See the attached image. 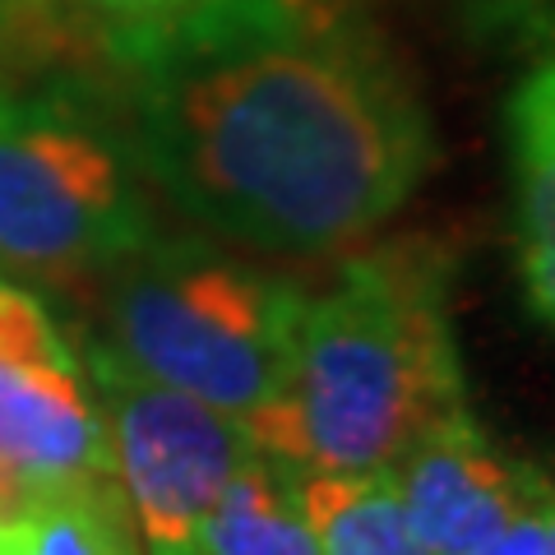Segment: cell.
Wrapping results in <instances>:
<instances>
[{"mask_svg":"<svg viewBox=\"0 0 555 555\" xmlns=\"http://www.w3.org/2000/svg\"><path fill=\"white\" fill-rule=\"evenodd\" d=\"M89 361L134 532L149 555H195L222 486L259 454L246 422L120 366L98 347Z\"/></svg>","mask_w":555,"mask_h":555,"instance_id":"cell-5","label":"cell"},{"mask_svg":"<svg viewBox=\"0 0 555 555\" xmlns=\"http://www.w3.org/2000/svg\"><path fill=\"white\" fill-rule=\"evenodd\" d=\"M42 491H51V486H38L33 477H24V473H14V467L0 463V524L14 518V514H24Z\"/></svg>","mask_w":555,"mask_h":555,"instance_id":"cell-14","label":"cell"},{"mask_svg":"<svg viewBox=\"0 0 555 555\" xmlns=\"http://www.w3.org/2000/svg\"><path fill=\"white\" fill-rule=\"evenodd\" d=\"M509 134L514 144L555 149V51L524 79L509 102Z\"/></svg>","mask_w":555,"mask_h":555,"instance_id":"cell-13","label":"cell"},{"mask_svg":"<svg viewBox=\"0 0 555 555\" xmlns=\"http://www.w3.org/2000/svg\"><path fill=\"white\" fill-rule=\"evenodd\" d=\"M449 264L426 241L347 259L306 297L287 375L246 430L292 473H389L416 440L463 416Z\"/></svg>","mask_w":555,"mask_h":555,"instance_id":"cell-2","label":"cell"},{"mask_svg":"<svg viewBox=\"0 0 555 555\" xmlns=\"http://www.w3.org/2000/svg\"><path fill=\"white\" fill-rule=\"evenodd\" d=\"M0 361L10 366H79L38 297L0 283Z\"/></svg>","mask_w":555,"mask_h":555,"instance_id":"cell-12","label":"cell"},{"mask_svg":"<svg viewBox=\"0 0 555 555\" xmlns=\"http://www.w3.org/2000/svg\"><path fill=\"white\" fill-rule=\"evenodd\" d=\"M297 505L324 555H430L389 473H297Z\"/></svg>","mask_w":555,"mask_h":555,"instance_id":"cell-10","label":"cell"},{"mask_svg":"<svg viewBox=\"0 0 555 555\" xmlns=\"http://www.w3.org/2000/svg\"><path fill=\"white\" fill-rule=\"evenodd\" d=\"M139 171L259 255L361 246L436 158L393 51L338 0H185L112 28Z\"/></svg>","mask_w":555,"mask_h":555,"instance_id":"cell-1","label":"cell"},{"mask_svg":"<svg viewBox=\"0 0 555 555\" xmlns=\"http://www.w3.org/2000/svg\"><path fill=\"white\" fill-rule=\"evenodd\" d=\"M102 287L107 334L93 347L120 366L250 422L287 375L306 292L204 241L149 236Z\"/></svg>","mask_w":555,"mask_h":555,"instance_id":"cell-3","label":"cell"},{"mask_svg":"<svg viewBox=\"0 0 555 555\" xmlns=\"http://www.w3.org/2000/svg\"><path fill=\"white\" fill-rule=\"evenodd\" d=\"M153 232L116 144L83 112L0 89V259L47 283L107 273Z\"/></svg>","mask_w":555,"mask_h":555,"instance_id":"cell-4","label":"cell"},{"mask_svg":"<svg viewBox=\"0 0 555 555\" xmlns=\"http://www.w3.org/2000/svg\"><path fill=\"white\" fill-rule=\"evenodd\" d=\"M546 555H555V500H551V509H546Z\"/></svg>","mask_w":555,"mask_h":555,"instance_id":"cell-16","label":"cell"},{"mask_svg":"<svg viewBox=\"0 0 555 555\" xmlns=\"http://www.w3.org/2000/svg\"><path fill=\"white\" fill-rule=\"evenodd\" d=\"M195 555H324L297 505V473L255 454L222 486Z\"/></svg>","mask_w":555,"mask_h":555,"instance_id":"cell-9","label":"cell"},{"mask_svg":"<svg viewBox=\"0 0 555 555\" xmlns=\"http://www.w3.org/2000/svg\"><path fill=\"white\" fill-rule=\"evenodd\" d=\"M0 463L38 486L116 477L112 436L79 366L0 361Z\"/></svg>","mask_w":555,"mask_h":555,"instance_id":"cell-7","label":"cell"},{"mask_svg":"<svg viewBox=\"0 0 555 555\" xmlns=\"http://www.w3.org/2000/svg\"><path fill=\"white\" fill-rule=\"evenodd\" d=\"M389 477L416 542L430 555H477L555 495L542 473L500 454L467 412L416 440Z\"/></svg>","mask_w":555,"mask_h":555,"instance_id":"cell-6","label":"cell"},{"mask_svg":"<svg viewBox=\"0 0 555 555\" xmlns=\"http://www.w3.org/2000/svg\"><path fill=\"white\" fill-rule=\"evenodd\" d=\"M83 10H98V14H112L116 24L126 20H144V14H163V10H177L181 0H79Z\"/></svg>","mask_w":555,"mask_h":555,"instance_id":"cell-15","label":"cell"},{"mask_svg":"<svg viewBox=\"0 0 555 555\" xmlns=\"http://www.w3.org/2000/svg\"><path fill=\"white\" fill-rule=\"evenodd\" d=\"M514 236L532 315L555 328V149L514 144Z\"/></svg>","mask_w":555,"mask_h":555,"instance_id":"cell-11","label":"cell"},{"mask_svg":"<svg viewBox=\"0 0 555 555\" xmlns=\"http://www.w3.org/2000/svg\"><path fill=\"white\" fill-rule=\"evenodd\" d=\"M0 555H139V532L116 477H83L42 491L0 524Z\"/></svg>","mask_w":555,"mask_h":555,"instance_id":"cell-8","label":"cell"}]
</instances>
